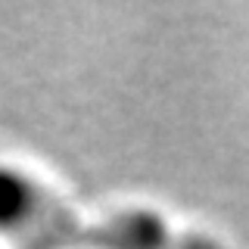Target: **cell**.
Returning <instances> with one entry per match:
<instances>
[{
	"instance_id": "cell-1",
	"label": "cell",
	"mask_w": 249,
	"mask_h": 249,
	"mask_svg": "<svg viewBox=\"0 0 249 249\" xmlns=\"http://www.w3.org/2000/svg\"><path fill=\"white\" fill-rule=\"evenodd\" d=\"M35 190L16 168L0 165V231H13L31 215Z\"/></svg>"
}]
</instances>
